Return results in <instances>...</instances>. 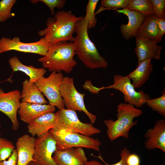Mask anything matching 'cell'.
<instances>
[{"label":"cell","instance_id":"obj_1","mask_svg":"<svg viewBox=\"0 0 165 165\" xmlns=\"http://www.w3.org/2000/svg\"><path fill=\"white\" fill-rule=\"evenodd\" d=\"M88 24L85 16L76 22V36L72 42L74 44L75 53L79 60L87 68L91 69L105 68L107 61L99 53L97 49L89 37Z\"/></svg>","mask_w":165,"mask_h":165},{"label":"cell","instance_id":"obj_2","mask_svg":"<svg viewBox=\"0 0 165 165\" xmlns=\"http://www.w3.org/2000/svg\"><path fill=\"white\" fill-rule=\"evenodd\" d=\"M82 16H77L71 10L58 11L54 17L48 18L46 27L38 32L51 45L62 42H72L76 22Z\"/></svg>","mask_w":165,"mask_h":165},{"label":"cell","instance_id":"obj_3","mask_svg":"<svg viewBox=\"0 0 165 165\" xmlns=\"http://www.w3.org/2000/svg\"><path fill=\"white\" fill-rule=\"evenodd\" d=\"M75 54L73 42H62L51 45L46 55L38 61L49 71L70 73L77 64L74 59Z\"/></svg>","mask_w":165,"mask_h":165},{"label":"cell","instance_id":"obj_4","mask_svg":"<svg viewBox=\"0 0 165 165\" xmlns=\"http://www.w3.org/2000/svg\"><path fill=\"white\" fill-rule=\"evenodd\" d=\"M117 119H105L104 123L107 128L106 133L112 141L123 137L129 138V133L131 128L137 123L134 119L140 116L142 110L127 103H119L117 106Z\"/></svg>","mask_w":165,"mask_h":165},{"label":"cell","instance_id":"obj_5","mask_svg":"<svg viewBox=\"0 0 165 165\" xmlns=\"http://www.w3.org/2000/svg\"><path fill=\"white\" fill-rule=\"evenodd\" d=\"M55 113L56 121L52 129L53 130H64L90 136L101 133V130L91 123L81 121L75 111L64 108Z\"/></svg>","mask_w":165,"mask_h":165},{"label":"cell","instance_id":"obj_6","mask_svg":"<svg viewBox=\"0 0 165 165\" xmlns=\"http://www.w3.org/2000/svg\"><path fill=\"white\" fill-rule=\"evenodd\" d=\"M49 132L56 141L57 150L82 147L100 152L101 142L98 139L64 130L51 129Z\"/></svg>","mask_w":165,"mask_h":165},{"label":"cell","instance_id":"obj_7","mask_svg":"<svg viewBox=\"0 0 165 165\" xmlns=\"http://www.w3.org/2000/svg\"><path fill=\"white\" fill-rule=\"evenodd\" d=\"M60 93L67 109L83 112L89 119L90 123H94L96 116L86 108L84 101L85 94L79 93L76 89L73 78L64 77L60 87Z\"/></svg>","mask_w":165,"mask_h":165},{"label":"cell","instance_id":"obj_8","mask_svg":"<svg viewBox=\"0 0 165 165\" xmlns=\"http://www.w3.org/2000/svg\"><path fill=\"white\" fill-rule=\"evenodd\" d=\"M64 77L61 72L54 71L52 72L47 77L42 76L35 83L39 90L48 100L49 104L56 107L59 110L65 107L60 91Z\"/></svg>","mask_w":165,"mask_h":165},{"label":"cell","instance_id":"obj_9","mask_svg":"<svg viewBox=\"0 0 165 165\" xmlns=\"http://www.w3.org/2000/svg\"><path fill=\"white\" fill-rule=\"evenodd\" d=\"M114 83L102 89H112L120 91L123 94L125 103L134 105L137 108L141 107L146 104V101L150 98L149 96L143 90L136 91L130 79L127 76L116 74L113 76Z\"/></svg>","mask_w":165,"mask_h":165},{"label":"cell","instance_id":"obj_10","mask_svg":"<svg viewBox=\"0 0 165 165\" xmlns=\"http://www.w3.org/2000/svg\"><path fill=\"white\" fill-rule=\"evenodd\" d=\"M51 46L43 37L35 42L25 43L21 42L17 37L12 39L3 37L0 39V54L15 50L43 56L46 55Z\"/></svg>","mask_w":165,"mask_h":165},{"label":"cell","instance_id":"obj_11","mask_svg":"<svg viewBox=\"0 0 165 165\" xmlns=\"http://www.w3.org/2000/svg\"><path fill=\"white\" fill-rule=\"evenodd\" d=\"M56 150V141L49 131L35 138L33 159L38 165H57L53 157Z\"/></svg>","mask_w":165,"mask_h":165},{"label":"cell","instance_id":"obj_12","mask_svg":"<svg viewBox=\"0 0 165 165\" xmlns=\"http://www.w3.org/2000/svg\"><path fill=\"white\" fill-rule=\"evenodd\" d=\"M20 92L18 90L5 93L0 87V111L10 119L14 130H17L19 127L17 114L20 105Z\"/></svg>","mask_w":165,"mask_h":165},{"label":"cell","instance_id":"obj_13","mask_svg":"<svg viewBox=\"0 0 165 165\" xmlns=\"http://www.w3.org/2000/svg\"><path fill=\"white\" fill-rule=\"evenodd\" d=\"M135 52L138 58V63L149 59L159 60L161 58L163 47L157 45V41L143 37L136 36Z\"/></svg>","mask_w":165,"mask_h":165},{"label":"cell","instance_id":"obj_14","mask_svg":"<svg viewBox=\"0 0 165 165\" xmlns=\"http://www.w3.org/2000/svg\"><path fill=\"white\" fill-rule=\"evenodd\" d=\"M53 158L57 165H84L87 158L82 148L56 150Z\"/></svg>","mask_w":165,"mask_h":165},{"label":"cell","instance_id":"obj_15","mask_svg":"<svg viewBox=\"0 0 165 165\" xmlns=\"http://www.w3.org/2000/svg\"><path fill=\"white\" fill-rule=\"evenodd\" d=\"M146 139L145 145L148 150L156 148L165 152V120L157 121L154 127L147 130L144 134Z\"/></svg>","mask_w":165,"mask_h":165},{"label":"cell","instance_id":"obj_16","mask_svg":"<svg viewBox=\"0 0 165 165\" xmlns=\"http://www.w3.org/2000/svg\"><path fill=\"white\" fill-rule=\"evenodd\" d=\"M55 107L50 104H40L21 102L18 111L20 119L28 124L46 113L53 112Z\"/></svg>","mask_w":165,"mask_h":165},{"label":"cell","instance_id":"obj_17","mask_svg":"<svg viewBox=\"0 0 165 165\" xmlns=\"http://www.w3.org/2000/svg\"><path fill=\"white\" fill-rule=\"evenodd\" d=\"M116 10V12L123 13L128 18V23L127 24H122L120 27L123 37L126 39H129L131 37L135 36L144 20L145 16L139 12L129 10L127 8Z\"/></svg>","mask_w":165,"mask_h":165},{"label":"cell","instance_id":"obj_18","mask_svg":"<svg viewBox=\"0 0 165 165\" xmlns=\"http://www.w3.org/2000/svg\"><path fill=\"white\" fill-rule=\"evenodd\" d=\"M35 138L28 134L19 137L16 143L17 153V165H28L34 161L33 156L35 152Z\"/></svg>","mask_w":165,"mask_h":165},{"label":"cell","instance_id":"obj_19","mask_svg":"<svg viewBox=\"0 0 165 165\" xmlns=\"http://www.w3.org/2000/svg\"><path fill=\"white\" fill-rule=\"evenodd\" d=\"M55 121V113H45L28 124V131L32 136L39 137L52 129L54 126Z\"/></svg>","mask_w":165,"mask_h":165},{"label":"cell","instance_id":"obj_20","mask_svg":"<svg viewBox=\"0 0 165 165\" xmlns=\"http://www.w3.org/2000/svg\"><path fill=\"white\" fill-rule=\"evenodd\" d=\"M22 89L20 92L21 102L40 104H46L48 102L44 95L35 83L25 79L22 83Z\"/></svg>","mask_w":165,"mask_h":165},{"label":"cell","instance_id":"obj_21","mask_svg":"<svg viewBox=\"0 0 165 165\" xmlns=\"http://www.w3.org/2000/svg\"><path fill=\"white\" fill-rule=\"evenodd\" d=\"M151 59L138 63L137 67L127 76L132 80L135 88L141 87L149 78L152 71Z\"/></svg>","mask_w":165,"mask_h":165},{"label":"cell","instance_id":"obj_22","mask_svg":"<svg viewBox=\"0 0 165 165\" xmlns=\"http://www.w3.org/2000/svg\"><path fill=\"white\" fill-rule=\"evenodd\" d=\"M9 63L13 72L21 71L29 77V81L35 83L46 72L44 68H36L32 65L27 66L23 64L16 56L10 57Z\"/></svg>","mask_w":165,"mask_h":165},{"label":"cell","instance_id":"obj_23","mask_svg":"<svg viewBox=\"0 0 165 165\" xmlns=\"http://www.w3.org/2000/svg\"><path fill=\"white\" fill-rule=\"evenodd\" d=\"M157 18L155 14L145 17L144 21L137 32L136 36L156 40L157 42L158 33Z\"/></svg>","mask_w":165,"mask_h":165},{"label":"cell","instance_id":"obj_24","mask_svg":"<svg viewBox=\"0 0 165 165\" xmlns=\"http://www.w3.org/2000/svg\"><path fill=\"white\" fill-rule=\"evenodd\" d=\"M126 8L139 12L145 17L155 14L152 4L150 0H130Z\"/></svg>","mask_w":165,"mask_h":165},{"label":"cell","instance_id":"obj_25","mask_svg":"<svg viewBox=\"0 0 165 165\" xmlns=\"http://www.w3.org/2000/svg\"><path fill=\"white\" fill-rule=\"evenodd\" d=\"M146 104L153 110L157 112L160 115L165 117V94L153 99L150 98L146 101Z\"/></svg>","mask_w":165,"mask_h":165},{"label":"cell","instance_id":"obj_26","mask_svg":"<svg viewBox=\"0 0 165 165\" xmlns=\"http://www.w3.org/2000/svg\"><path fill=\"white\" fill-rule=\"evenodd\" d=\"M98 0H89L86 8V17L88 24V29L94 28L96 24L97 19L95 17V9Z\"/></svg>","mask_w":165,"mask_h":165},{"label":"cell","instance_id":"obj_27","mask_svg":"<svg viewBox=\"0 0 165 165\" xmlns=\"http://www.w3.org/2000/svg\"><path fill=\"white\" fill-rule=\"evenodd\" d=\"M16 0H2L0 1V22L5 21L13 15L11 9Z\"/></svg>","mask_w":165,"mask_h":165},{"label":"cell","instance_id":"obj_28","mask_svg":"<svg viewBox=\"0 0 165 165\" xmlns=\"http://www.w3.org/2000/svg\"><path fill=\"white\" fill-rule=\"evenodd\" d=\"M15 148V146L11 141L6 139L0 138V162L9 158Z\"/></svg>","mask_w":165,"mask_h":165},{"label":"cell","instance_id":"obj_29","mask_svg":"<svg viewBox=\"0 0 165 165\" xmlns=\"http://www.w3.org/2000/svg\"><path fill=\"white\" fill-rule=\"evenodd\" d=\"M130 0H102L101 2V7L103 8L114 9L126 8Z\"/></svg>","mask_w":165,"mask_h":165},{"label":"cell","instance_id":"obj_30","mask_svg":"<svg viewBox=\"0 0 165 165\" xmlns=\"http://www.w3.org/2000/svg\"><path fill=\"white\" fill-rule=\"evenodd\" d=\"M30 2L33 4H36L39 2L44 3L50 9L51 14L53 15L54 13V9L57 8L62 9L65 4V0H31Z\"/></svg>","mask_w":165,"mask_h":165},{"label":"cell","instance_id":"obj_31","mask_svg":"<svg viewBox=\"0 0 165 165\" xmlns=\"http://www.w3.org/2000/svg\"><path fill=\"white\" fill-rule=\"evenodd\" d=\"M155 14L158 18H165V0H151Z\"/></svg>","mask_w":165,"mask_h":165},{"label":"cell","instance_id":"obj_32","mask_svg":"<svg viewBox=\"0 0 165 165\" xmlns=\"http://www.w3.org/2000/svg\"><path fill=\"white\" fill-rule=\"evenodd\" d=\"M131 153L130 151L126 147H124L121 151V159L118 162L112 164H109L107 163L103 160L100 154L99 156H97L91 154V155L94 157L98 158L102 161L106 165H128L127 162V160L128 156Z\"/></svg>","mask_w":165,"mask_h":165},{"label":"cell","instance_id":"obj_33","mask_svg":"<svg viewBox=\"0 0 165 165\" xmlns=\"http://www.w3.org/2000/svg\"><path fill=\"white\" fill-rule=\"evenodd\" d=\"M157 23L158 33V43L161 41L162 37L165 33V19L157 18Z\"/></svg>","mask_w":165,"mask_h":165},{"label":"cell","instance_id":"obj_34","mask_svg":"<svg viewBox=\"0 0 165 165\" xmlns=\"http://www.w3.org/2000/svg\"><path fill=\"white\" fill-rule=\"evenodd\" d=\"M17 152L16 150L15 149L8 160L0 162V165H17Z\"/></svg>","mask_w":165,"mask_h":165},{"label":"cell","instance_id":"obj_35","mask_svg":"<svg viewBox=\"0 0 165 165\" xmlns=\"http://www.w3.org/2000/svg\"><path fill=\"white\" fill-rule=\"evenodd\" d=\"M82 87L86 90H89L93 94H97L99 91L102 90V87L98 88L94 86L90 80L86 81L82 86Z\"/></svg>","mask_w":165,"mask_h":165},{"label":"cell","instance_id":"obj_36","mask_svg":"<svg viewBox=\"0 0 165 165\" xmlns=\"http://www.w3.org/2000/svg\"><path fill=\"white\" fill-rule=\"evenodd\" d=\"M127 162L128 165H140V159L135 153H130L127 157Z\"/></svg>","mask_w":165,"mask_h":165},{"label":"cell","instance_id":"obj_37","mask_svg":"<svg viewBox=\"0 0 165 165\" xmlns=\"http://www.w3.org/2000/svg\"><path fill=\"white\" fill-rule=\"evenodd\" d=\"M84 165H104L96 160L87 161Z\"/></svg>","mask_w":165,"mask_h":165},{"label":"cell","instance_id":"obj_38","mask_svg":"<svg viewBox=\"0 0 165 165\" xmlns=\"http://www.w3.org/2000/svg\"><path fill=\"white\" fill-rule=\"evenodd\" d=\"M28 165H38L35 161H31L29 163Z\"/></svg>","mask_w":165,"mask_h":165},{"label":"cell","instance_id":"obj_39","mask_svg":"<svg viewBox=\"0 0 165 165\" xmlns=\"http://www.w3.org/2000/svg\"><path fill=\"white\" fill-rule=\"evenodd\" d=\"M1 127V125L0 123V128Z\"/></svg>","mask_w":165,"mask_h":165},{"label":"cell","instance_id":"obj_40","mask_svg":"<svg viewBox=\"0 0 165 165\" xmlns=\"http://www.w3.org/2000/svg\"><path fill=\"white\" fill-rule=\"evenodd\" d=\"M0 136H1V134H0V138H1V137H0Z\"/></svg>","mask_w":165,"mask_h":165}]
</instances>
